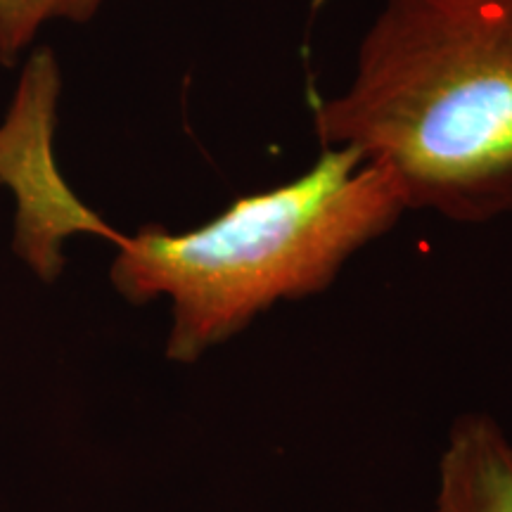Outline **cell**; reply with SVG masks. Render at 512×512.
Segmentation results:
<instances>
[{"label":"cell","mask_w":512,"mask_h":512,"mask_svg":"<svg viewBox=\"0 0 512 512\" xmlns=\"http://www.w3.org/2000/svg\"><path fill=\"white\" fill-rule=\"evenodd\" d=\"M313 131L392 171L408 211L512 214V0H384Z\"/></svg>","instance_id":"6da1fadb"},{"label":"cell","mask_w":512,"mask_h":512,"mask_svg":"<svg viewBox=\"0 0 512 512\" xmlns=\"http://www.w3.org/2000/svg\"><path fill=\"white\" fill-rule=\"evenodd\" d=\"M406 211L392 171L323 147L302 176L238 197L202 226L121 233L110 283L133 306L169 302L164 354L192 366L273 306L328 292Z\"/></svg>","instance_id":"7a4b0ae2"},{"label":"cell","mask_w":512,"mask_h":512,"mask_svg":"<svg viewBox=\"0 0 512 512\" xmlns=\"http://www.w3.org/2000/svg\"><path fill=\"white\" fill-rule=\"evenodd\" d=\"M60 69L43 48L27 62L15 102L0 128V183L17 200L15 240L19 259L43 283H53L64 268V242L74 235H95L112 245L121 233L83 204L69 188L53 157L55 110Z\"/></svg>","instance_id":"3957f363"},{"label":"cell","mask_w":512,"mask_h":512,"mask_svg":"<svg viewBox=\"0 0 512 512\" xmlns=\"http://www.w3.org/2000/svg\"><path fill=\"white\" fill-rule=\"evenodd\" d=\"M434 512H512V439L494 415L453 420L439 453Z\"/></svg>","instance_id":"277c9868"},{"label":"cell","mask_w":512,"mask_h":512,"mask_svg":"<svg viewBox=\"0 0 512 512\" xmlns=\"http://www.w3.org/2000/svg\"><path fill=\"white\" fill-rule=\"evenodd\" d=\"M105 0H0V64L15 67L50 22L86 24Z\"/></svg>","instance_id":"5b68a950"}]
</instances>
